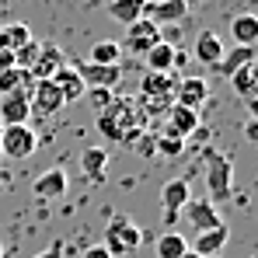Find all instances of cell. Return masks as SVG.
I'll list each match as a JSON object with an SVG mask.
<instances>
[{
    "mask_svg": "<svg viewBox=\"0 0 258 258\" xmlns=\"http://www.w3.org/2000/svg\"><path fill=\"white\" fill-rule=\"evenodd\" d=\"M147 122H150V115L140 108V101L122 98V94H115L112 105L98 112V133L112 143H136L143 136Z\"/></svg>",
    "mask_w": 258,
    "mask_h": 258,
    "instance_id": "cell-1",
    "label": "cell"
},
{
    "mask_svg": "<svg viewBox=\"0 0 258 258\" xmlns=\"http://www.w3.org/2000/svg\"><path fill=\"white\" fill-rule=\"evenodd\" d=\"M203 168H206V188H210V203H227L230 192H234V157L223 154V150H213L206 147L199 154Z\"/></svg>",
    "mask_w": 258,
    "mask_h": 258,
    "instance_id": "cell-2",
    "label": "cell"
},
{
    "mask_svg": "<svg viewBox=\"0 0 258 258\" xmlns=\"http://www.w3.org/2000/svg\"><path fill=\"white\" fill-rule=\"evenodd\" d=\"M174 87H178V81H174L171 74H143V81H140V108L150 115V112H164L168 115V108L174 105Z\"/></svg>",
    "mask_w": 258,
    "mask_h": 258,
    "instance_id": "cell-3",
    "label": "cell"
},
{
    "mask_svg": "<svg viewBox=\"0 0 258 258\" xmlns=\"http://www.w3.org/2000/svg\"><path fill=\"white\" fill-rule=\"evenodd\" d=\"M143 244V230L129 220V216H112L108 220V227H105V241H101V248L108 251V255H129V251H136Z\"/></svg>",
    "mask_w": 258,
    "mask_h": 258,
    "instance_id": "cell-4",
    "label": "cell"
},
{
    "mask_svg": "<svg viewBox=\"0 0 258 258\" xmlns=\"http://www.w3.org/2000/svg\"><path fill=\"white\" fill-rule=\"evenodd\" d=\"M39 150V133L28 126H4L0 129V157H11V161H28L32 154Z\"/></svg>",
    "mask_w": 258,
    "mask_h": 258,
    "instance_id": "cell-5",
    "label": "cell"
},
{
    "mask_svg": "<svg viewBox=\"0 0 258 258\" xmlns=\"http://www.w3.org/2000/svg\"><path fill=\"white\" fill-rule=\"evenodd\" d=\"M67 105L63 91L52 84V81H32L28 84V108H32V119H52L59 115Z\"/></svg>",
    "mask_w": 258,
    "mask_h": 258,
    "instance_id": "cell-6",
    "label": "cell"
},
{
    "mask_svg": "<svg viewBox=\"0 0 258 258\" xmlns=\"http://www.w3.org/2000/svg\"><path fill=\"white\" fill-rule=\"evenodd\" d=\"M67 192H70V174L63 171L59 164H56V168H45V171L32 181V196H35L39 203H59Z\"/></svg>",
    "mask_w": 258,
    "mask_h": 258,
    "instance_id": "cell-7",
    "label": "cell"
},
{
    "mask_svg": "<svg viewBox=\"0 0 258 258\" xmlns=\"http://www.w3.org/2000/svg\"><path fill=\"white\" fill-rule=\"evenodd\" d=\"M188 199H192V181H188V174L164 181V188H161V210H164V223H168V227L178 220L181 206H185Z\"/></svg>",
    "mask_w": 258,
    "mask_h": 258,
    "instance_id": "cell-8",
    "label": "cell"
},
{
    "mask_svg": "<svg viewBox=\"0 0 258 258\" xmlns=\"http://www.w3.org/2000/svg\"><path fill=\"white\" fill-rule=\"evenodd\" d=\"M161 42V28L154 25V21H147V18H140V21H133L126 25V39H122V52H133V56H143L147 49H154V45Z\"/></svg>",
    "mask_w": 258,
    "mask_h": 258,
    "instance_id": "cell-9",
    "label": "cell"
},
{
    "mask_svg": "<svg viewBox=\"0 0 258 258\" xmlns=\"http://www.w3.org/2000/svg\"><path fill=\"white\" fill-rule=\"evenodd\" d=\"M84 87H105V91H115L122 84V67H105V63H91V59H81L74 63Z\"/></svg>",
    "mask_w": 258,
    "mask_h": 258,
    "instance_id": "cell-10",
    "label": "cell"
},
{
    "mask_svg": "<svg viewBox=\"0 0 258 258\" xmlns=\"http://www.w3.org/2000/svg\"><path fill=\"white\" fill-rule=\"evenodd\" d=\"M143 18L154 21L157 28H168V25H181L188 18V7L181 0H143Z\"/></svg>",
    "mask_w": 258,
    "mask_h": 258,
    "instance_id": "cell-11",
    "label": "cell"
},
{
    "mask_svg": "<svg viewBox=\"0 0 258 258\" xmlns=\"http://www.w3.org/2000/svg\"><path fill=\"white\" fill-rule=\"evenodd\" d=\"M206 101H210V81L206 77H181L178 81V87H174V105L199 112Z\"/></svg>",
    "mask_w": 258,
    "mask_h": 258,
    "instance_id": "cell-12",
    "label": "cell"
},
{
    "mask_svg": "<svg viewBox=\"0 0 258 258\" xmlns=\"http://www.w3.org/2000/svg\"><path fill=\"white\" fill-rule=\"evenodd\" d=\"M28 119H32V108H28V87L0 98V126H25Z\"/></svg>",
    "mask_w": 258,
    "mask_h": 258,
    "instance_id": "cell-13",
    "label": "cell"
},
{
    "mask_svg": "<svg viewBox=\"0 0 258 258\" xmlns=\"http://www.w3.org/2000/svg\"><path fill=\"white\" fill-rule=\"evenodd\" d=\"M63 63H70V59H67V52H63L56 42H42V49H39V59L32 63L28 77H32V81H52V74H56Z\"/></svg>",
    "mask_w": 258,
    "mask_h": 258,
    "instance_id": "cell-14",
    "label": "cell"
},
{
    "mask_svg": "<svg viewBox=\"0 0 258 258\" xmlns=\"http://www.w3.org/2000/svg\"><path fill=\"white\" fill-rule=\"evenodd\" d=\"M181 216L196 227V234H199V230H213V227L223 223V220H220V210H216L210 199H188V203L181 206Z\"/></svg>",
    "mask_w": 258,
    "mask_h": 258,
    "instance_id": "cell-15",
    "label": "cell"
},
{
    "mask_svg": "<svg viewBox=\"0 0 258 258\" xmlns=\"http://www.w3.org/2000/svg\"><path fill=\"white\" fill-rule=\"evenodd\" d=\"M196 129H199V112H192V108H181V105H171V108H168V126H164V136H174V140H188Z\"/></svg>",
    "mask_w": 258,
    "mask_h": 258,
    "instance_id": "cell-16",
    "label": "cell"
},
{
    "mask_svg": "<svg viewBox=\"0 0 258 258\" xmlns=\"http://www.w3.org/2000/svg\"><path fill=\"white\" fill-rule=\"evenodd\" d=\"M52 84L63 91L67 105H70V101H81V98L87 94V87H84V81H81V74H77V67H74V63H63V67L52 74Z\"/></svg>",
    "mask_w": 258,
    "mask_h": 258,
    "instance_id": "cell-17",
    "label": "cell"
},
{
    "mask_svg": "<svg viewBox=\"0 0 258 258\" xmlns=\"http://www.w3.org/2000/svg\"><path fill=\"white\" fill-rule=\"evenodd\" d=\"M230 241V227L227 223H220V227H213V230H199L196 234V255H203V258H216L220 251H223V244Z\"/></svg>",
    "mask_w": 258,
    "mask_h": 258,
    "instance_id": "cell-18",
    "label": "cell"
},
{
    "mask_svg": "<svg viewBox=\"0 0 258 258\" xmlns=\"http://www.w3.org/2000/svg\"><path fill=\"white\" fill-rule=\"evenodd\" d=\"M143 59H147V70L150 74H171L174 67H178V49L171 42H157L154 49L143 52Z\"/></svg>",
    "mask_w": 258,
    "mask_h": 258,
    "instance_id": "cell-19",
    "label": "cell"
},
{
    "mask_svg": "<svg viewBox=\"0 0 258 258\" xmlns=\"http://www.w3.org/2000/svg\"><path fill=\"white\" fill-rule=\"evenodd\" d=\"M230 87H234V94L237 98H244V101H255V84H258V63H244V67H237L230 77Z\"/></svg>",
    "mask_w": 258,
    "mask_h": 258,
    "instance_id": "cell-20",
    "label": "cell"
},
{
    "mask_svg": "<svg viewBox=\"0 0 258 258\" xmlns=\"http://www.w3.org/2000/svg\"><path fill=\"white\" fill-rule=\"evenodd\" d=\"M105 168H108V150L105 147H87L81 154V171H84L87 181H101Z\"/></svg>",
    "mask_w": 258,
    "mask_h": 258,
    "instance_id": "cell-21",
    "label": "cell"
},
{
    "mask_svg": "<svg viewBox=\"0 0 258 258\" xmlns=\"http://www.w3.org/2000/svg\"><path fill=\"white\" fill-rule=\"evenodd\" d=\"M105 11H108L112 21H119V25L126 28V25H133V21L143 18V0H108Z\"/></svg>",
    "mask_w": 258,
    "mask_h": 258,
    "instance_id": "cell-22",
    "label": "cell"
},
{
    "mask_svg": "<svg viewBox=\"0 0 258 258\" xmlns=\"http://www.w3.org/2000/svg\"><path fill=\"white\" fill-rule=\"evenodd\" d=\"M223 52H227V49H223V42H220L216 32H199V39H196V59H203L206 67H216Z\"/></svg>",
    "mask_w": 258,
    "mask_h": 258,
    "instance_id": "cell-23",
    "label": "cell"
},
{
    "mask_svg": "<svg viewBox=\"0 0 258 258\" xmlns=\"http://www.w3.org/2000/svg\"><path fill=\"white\" fill-rule=\"evenodd\" d=\"M251 59H255V45H234L230 52L220 56V63H216L213 70H216V74H223V77H230L237 67H244V63H251Z\"/></svg>",
    "mask_w": 258,
    "mask_h": 258,
    "instance_id": "cell-24",
    "label": "cell"
},
{
    "mask_svg": "<svg viewBox=\"0 0 258 258\" xmlns=\"http://www.w3.org/2000/svg\"><path fill=\"white\" fill-rule=\"evenodd\" d=\"M230 35L237 45H255L258 42V18L255 14H237L230 21Z\"/></svg>",
    "mask_w": 258,
    "mask_h": 258,
    "instance_id": "cell-25",
    "label": "cell"
},
{
    "mask_svg": "<svg viewBox=\"0 0 258 258\" xmlns=\"http://www.w3.org/2000/svg\"><path fill=\"white\" fill-rule=\"evenodd\" d=\"M154 251H157V258H181L185 251H188V241H185L178 230H164V234L157 237Z\"/></svg>",
    "mask_w": 258,
    "mask_h": 258,
    "instance_id": "cell-26",
    "label": "cell"
},
{
    "mask_svg": "<svg viewBox=\"0 0 258 258\" xmlns=\"http://www.w3.org/2000/svg\"><path fill=\"white\" fill-rule=\"evenodd\" d=\"M87 59H91V63H105V67H119V59H122V45L112 42V39H101V42L91 45Z\"/></svg>",
    "mask_w": 258,
    "mask_h": 258,
    "instance_id": "cell-27",
    "label": "cell"
},
{
    "mask_svg": "<svg viewBox=\"0 0 258 258\" xmlns=\"http://www.w3.org/2000/svg\"><path fill=\"white\" fill-rule=\"evenodd\" d=\"M25 42H32V28L28 25H0V49H7V52H14V49H21Z\"/></svg>",
    "mask_w": 258,
    "mask_h": 258,
    "instance_id": "cell-28",
    "label": "cell"
},
{
    "mask_svg": "<svg viewBox=\"0 0 258 258\" xmlns=\"http://www.w3.org/2000/svg\"><path fill=\"white\" fill-rule=\"evenodd\" d=\"M28 84H32L28 70L11 67V70H4V74H0V98H4V94H14V91H25Z\"/></svg>",
    "mask_w": 258,
    "mask_h": 258,
    "instance_id": "cell-29",
    "label": "cell"
},
{
    "mask_svg": "<svg viewBox=\"0 0 258 258\" xmlns=\"http://www.w3.org/2000/svg\"><path fill=\"white\" fill-rule=\"evenodd\" d=\"M39 49H42V42H25L21 49H14V67H21V70H32V63L39 59Z\"/></svg>",
    "mask_w": 258,
    "mask_h": 258,
    "instance_id": "cell-30",
    "label": "cell"
},
{
    "mask_svg": "<svg viewBox=\"0 0 258 258\" xmlns=\"http://www.w3.org/2000/svg\"><path fill=\"white\" fill-rule=\"evenodd\" d=\"M181 150H185V140H174V136L154 140V154H161V157H178Z\"/></svg>",
    "mask_w": 258,
    "mask_h": 258,
    "instance_id": "cell-31",
    "label": "cell"
},
{
    "mask_svg": "<svg viewBox=\"0 0 258 258\" xmlns=\"http://www.w3.org/2000/svg\"><path fill=\"white\" fill-rule=\"evenodd\" d=\"M87 94H91V101H94V108L101 112V108H108L112 105V98H115V91H105V87H87ZM84 94V98H87Z\"/></svg>",
    "mask_w": 258,
    "mask_h": 258,
    "instance_id": "cell-32",
    "label": "cell"
},
{
    "mask_svg": "<svg viewBox=\"0 0 258 258\" xmlns=\"http://www.w3.org/2000/svg\"><path fill=\"white\" fill-rule=\"evenodd\" d=\"M32 258H63V241H52L45 251H39V255H32Z\"/></svg>",
    "mask_w": 258,
    "mask_h": 258,
    "instance_id": "cell-33",
    "label": "cell"
},
{
    "mask_svg": "<svg viewBox=\"0 0 258 258\" xmlns=\"http://www.w3.org/2000/svg\"><path fill=\"white\" fill-rule=\"evenodd\" d=\"M81 258H112V255H108V251H105L101 244H91V248H87V251H84Z\"/></svg>",
    "mask_w": 258,
    "mask_h": 258,
    "instance_id": "cell-34",
    "label": "cell"
},
{
    "mask_svg": "<svg viewBox=\"0 0 258 258\" xmlns=\"http://www.w3.org/2000/svg\"><path fill=\"white\" fill-rule=\"evenodd\" d=\"M11 67H14V52L0 49V74H4V70H11Z\"/></svg>",
    "mask_w": 258,
    "mask_h": 258,
    "instance_id": "cell-35",
    "label": "cell"
},
{
    "mask_svg": "<svg viewBox=\"0 0 258 258\" xmlns=\"http://www.w3.org/2000/svg\"><path fill=\"white\" fill-rule=\"evenodd\" d=\"M244 136H248L251 143L258 140V126H255V119H248V126H244Z\"/></svg>",
    "mask_w": 258,
    "mask_h": 258,
    "instance_id": "cell-36",
    "label": "cell"
},
{
    "mask_svg": "<svg viewBox=\"0 0 258 258\" xmlns=\"http://www.w3.org/2000/svg\"><path fill=\"white\" fill-rule=\"evenodd\" d=\"M181 4H185V7L192 11V7H196V4H203V0H181Z\"/></svg>",
    "mask_w": 258,
    "mask_h": 258,
    "instance_id": "cell-37",
    "label": "cell"
},
{
    "mask_svg": "<svg viewBox=\"0 0 258 258\" xmlns=\"http://www.w3.org/2000/svg\"><path fill=\"white\" fill-rule=\"evenodd\" d=\"M181 258H203V255H196V251H192V248H188V251H185V255Z\"/></svg>",
    "mask_w": 258,
    "mask_h": 258,
    "instance_id": "cell-38",
    "label": "cell"
},
{
    "mask_svg": "<svg viewBox=\"0 0 258 258\" xmlns=\"http://www.w3.org/2000/svg\"><path fill=\"white\" fill-rule=\"evenodd\" d=\"M4 181H7V171H4V168H0V185H4Z\"/></svg>",
    "mask_w": 258,
    "mask_h": 258,
    "instance_id": "cell-39",
    "label": "cell"
},
{
    "mask_svg": "<svg viewBox=\"0 0 258 258\" xmlns=\"http://www.w3.org/2000/svg\"><path fill=\"white\" fill-rule=\"evenodd\" d=\"M0 258H4V244H0Z\"/></svg>",
    "mask_w": 258,
    "mask_h": 258,
    "instance_id": "cell-40",
    "label": "cell"
},
{
    "mask_svg": "<svg viewBox=\"0 0 258 258\" xmlns=\"http://www.w3.org/2000/svg\"><path fill=\"white\" fill-rule=\"evenodd\" d=\"M0 129H4V126H0Z\"/></svg>",
    "mask_w": 258,
    "mask_h": 258,
    "instance_id": "cell-41",
    "label": "cell"
}]
</instances>
